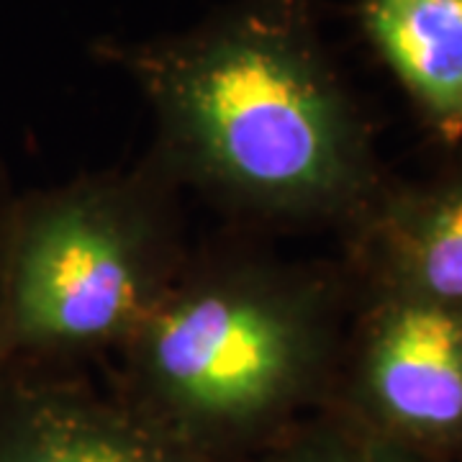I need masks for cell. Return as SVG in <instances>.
Listing matches in <instances>:
<instances>
[{
	"label": "cell",
	"instance_id": "1",
	"mask_svg": "<svg viewBox=\"0 0 462 462\" xmlns=\"http://www.w3.org/2000/svg\"><path fill=\"white\" fill-rule=\"evenodd\" d=\"M93 54L147 100L149 157L245 224L345 236L388 182L314 0H231L185 32L103 39Z\"/></svg>",
	"mask_w": 462,
	"mask_h": 462
},
{
	"label": "cell",
	"instance_id": "2",
	"mask_svg": "<svg viewBox=\"0 0 462 462\" xmlns=\"http://www.w3.org/2000/svg\"><path fill=\"white\" fill-rule=\"evenodd\" d=\"M349 309L342 260L190 249L111 388L203 455L249 462L329 403Z\"/></svg>",
	"mask_w": 462,
	"mask_h": 462
},
{
	"label": "cell",
	"instance_id": "3",
	"mask_svg": "<svg viewBox=\"0 0 462 462\" xmlns=\"http://www.w3.org/2000/svg\"><path fill=\"white\" fill-rule=\"evenodd\" d=\"M190 257L180 188L152 157L18 193L3 254L8 367L118 355Z\"/></svg>",
	"mask_w": 462,
	"mask_h": 462
},
{
	"label": "cell",
	"instance_id": "4",
	"mask_svg": "<svg viewBox=\"0 0 462 462\" xmlns=\"http://www.w3.org/2000/svg\"><path fill=\"white\" fill-rule=\"evenodd\" d=\"M327 409L431 462H462V316L352 278Z\"/></svg>",
	"mask_w": 462,
	"mask_h": 462
},
{
	"label": "cell",
	"instance_id": "5",
	"mask_svg": "<svg viewBox=\"0 0 462 462\" xmlns=\"http://www.w3.org/2000/svg\"><path fill=\"white\" fill-rule=\"evenodd\" d=\"M0 462H218L98 388L80 367H8Z\"/></svg>",
	"mask_w": 462,
	"mask_h": 462
},
{
	"label": "cell",
	"instance_id": "6",
	"mask_svg": "<svg viewBox=\"0 0 462 462\" xmlns=\"http://www.w3.org/2000/svg\"><path fill=\"white\" fill-rule=\"evenodd\" d=\"M342 242L355 281L462 316V162L427 180H388Z\"/></svg>",
	"mask_w": 462,
	"mask_h": 462
},
{
	"label": "cell",
	"instance_id": "7",
	"mask_svg": "<svg viewBox=\"0 0 462 462\" xmlns=\"http://www.w3.org/2000/svg\"><path fill=\"white\" fill-rule=\"evenodd\" d=\"M360 29L431 136L462 142V0H360Z\"/></svg>",
	"mask_w": 462,
	"mask_h": 462
},
{
	"label": "cell",
	"instance_id": "8",
	"mask_svg": "<svg viewBox=\"0 0 462 462\" xmlns=\"http://www.w3.org/2000/svg\"><path fill=\"white\" fill-rule=\"evenodd\" d=\"M249 462H431L334 409L303 416Z\"/></svg>",
	"mask_w": 462,
	"mask_h": 462
},
{
	"label": "cell",
	"instance_id": "9",
	"mask_svg": "<svg viewBox=\"0 0 462 462\" xmlns=\"http://www.w3.org/2000/svg\"><path fill=\"white\" fill-rule=\"evenodd\" d=\"M16 196H18V190L14 188L11 172H8V167L3 165V160H0V291H3V254H5V234H8L11 211H14ZM5 375H8V363H5L3 342H0V388H3V383H5Z\"/></svg>",
	"mask_w": 462,
	"mask_h": 462
}]
</instances>
